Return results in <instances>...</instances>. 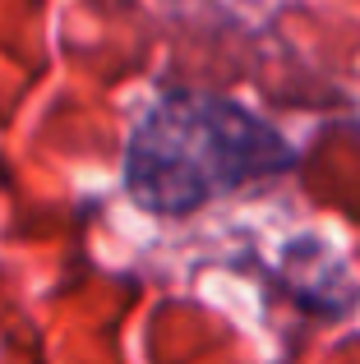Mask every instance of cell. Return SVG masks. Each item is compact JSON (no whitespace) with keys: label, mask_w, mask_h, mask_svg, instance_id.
I'll list each match as a JSON object with an SVG mask.
<instances>
[{"label":"cell","mask_w":360,"mask_h":364,"mask_svg":"<svg viewBox=\"0 0 360 364\" xmlns=\"http://www.w3.org/2000/svg\"><path fill=\"white\" fill-rule=\"evenodd\" d=\"M291 157V143L254 111L180 88L139 116L125 148V185L148 213L185 217L254 180L282 176Z\"/></svg>","instance_id":"obj_1"}]
</instances>
